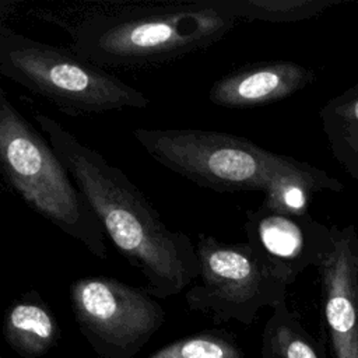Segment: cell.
<instances>
[{
	"label": "cell",
	"instance_id": "obj_1",
	"mask_svg": "<svg viewBox=\"0 0 358 358\" xmlns=\"http://www.w3.org/2000/svg\"><path fill=\"white\" fill-rule=\"evenodd\" d=\"M35 120L87 197L105 234L147 281L155 298L178 295L199 278L196 245L161 220L127 175L80 141L57 120L35 113Z\"/></svg>",
	"mask_w": 358,
	"mask_h": 358
},
{
	"label": "cell",
	"instance_id": "obj_2",
	"mask_svg": "<svg viewBox=\"0 0 358 358\" xmlns=\"http://www.w3.org/2000/svg\"><path fill=\"white\" fill-rule=\"evenodd\" d=\"M39 15L69 34L70 49L102 69L148 67L179 59L221 41L239 22L204 0L91 1Z\"/></svg>",
	"mask_w": 358,
	"mask_h": 358
},
{
	"label": "cell",
	"instance_id": "obj_3",
	"mask_svg": "<svg viewBox=\"0 0 358 358\" xmlns=\"http://www.w3.org/2000/svg\"><path fill=\"white\" fill-rule=\"evenodd\" d=\"M0 168L6 182L39 215L106 257L105 231L49 140L0 91Z\"/></svg>",
	"mask_w": 358,
	"mask_h": 358
},
{
	"label": "cell",
	"instance_id": "obj_4",
	"mask_svg": "<svg viewBox=\"0 0 358 358\" xmlns=\"http://www.w3.org/2000/svg\"><path fill=\"white\" fill-rule=\"evenodd\" d=\"M0 74L71 116L150 103L141 91L73 49L32 39L7 25H0Z\"/></svg>",
	"mask_w": 358,
	"mask_h": 358
},
{
	"label": "cell",
	"instance_id": "obj_5",
	"mask_svg": "<svg viewBox=\"0 0 358 358\" xmlns=\"http://www.w3.org/2000/svg\"><path fill=\"white\" fill-rule=\"evenodd\" d=\"M137 143L166 169L221 193L263 192L275 152L248 138L196 129H136Z\"/></svg>",
	"mask_w": 358,
	"mask_h": 358
},
{
	"label": "cell",
	"instance_id": "obj_6",
	"mask_svg": "<svg viewBox=\"0 0 358 358\" xmlns=\"http://www.w3.org/2000/svg\"><path fill=\"white\" fill-rule=\"evenodd\" d=\"M194 245L199 282L185 294L190 309L217 322L252 324L263 308L274 309L285 302L288 285L248 242L227 243L199 234Z\"/></svg>",
	"mask_w": 358,
	"mask_h": 358
},
{
	"label": "cell",
	"instance_id": "obj_7",
	"mask_svg": "<svg viewBox=\"0 0 358 358\" xmlns=\"http://www.w3.org/2000/svg\"><path fill=\"white\" fill-rule=\"evenodd\" d=\"M70 302L81 334L101 358H137L165 317L147 289L105 275L74 280Z\"/></svg>",
	"mask_w": 358,
	"mask_h": 358
},
{
	"label": "cell",
	"instance_id": "obj_8",
	"mask_svg": "<svg viewBox=\"0 0 358 358\" xmlns=\"http://www.w3.org/2000/svg\"><path fill=\"white\" fill-rule=\"evenodd\" d=\"M246 242L287 284L308 267H319L331 246V228L310 214L292 215L259 207L246 213Z\"/></svg>",
	"mask_w": 358,
	"mask_h": 358
},
{
	"label": "cell",
	"instance_id": "obj_9",
	"mask_svg": "<svg viewBox=\"0 0 358 358\" xmlns=\"http://www.w3.org/2000/svg\"><path fill=\"white\" fill-rule=\"evenodd\" d=\"M323 315L334 358H358V234L331 227V246L317 267Z\"/></svg>",
	"mask_w": 358,
	"mask_h": 358
},
{
	"label": "cell",
	"instance_id": "obj_10",
	"mask_svg": "<svg viewBox=\"0 0 358 358\" xmlns=\"http://www.w3.org/2000/svg\"><path fill=\"white\" fill-rule=\"evenodd\" d=\"M313 81V70L299 63L259 62L218 78L208 91V99L217 106L232 109L262 106L281 101Z\"/></svg>",
	"mask_w": 358,
	"mask_h": 358
},
{
	"label": "cell",
	"instance_id": "obj_11",
	"mask_svg": "<svg viewBox=\"0 0 358 358\" xmlns=\"http://www.w3.org/2000/svg\"><path fill=\"white\" fill-rule=\"evenodd\" d=\"M343 183L326 171L292 157L277 154L263 189L262 207L292 215L308 214L310 199L319 192H341Z\"/></svg>",
	"mask_w": 358,
	"mask_h": 358
},
{
	"label": "cell",
	"instance_id": "obj_12",
	"mask_svg": "<svg viewBox=\"0 0 358 358\" xmlns=\"http://www.w3.org/2000/svg\"><path fill=\"white\" fill-rule=\"evenodd\" d=\"M3 334L17 354L38 358L57 344L60 327L41 295L29 291L6 310Z\"/></svg>",
	"mask_w": 358,
	"mask_h": 358
},
{
	"label": "cell",
	"instance_id": "obj_13",
	"mask_svg": "<svg viewBox=\"0 0 358 358\" xmlns=\"http://www.w3.org/2000/svg\"><path fill=\"white\" fill-rule=\"evenodd\" d=\"M319 116L336 161L358 180V88L329 99Z\"/></svg>",
	"mask_w": 358,
	"mask_h": 358
},
{
	"label": "cell",
	"instance_id": "obj_14",
	"mask_svg": "<svg viewBox=\"0 0 358 358\" xmlns=\"http://www.w3.org/2000/svg\"><path fill=\"white\" fill-rule=\"evenodd\" d=\"M213 8L248 21L298 22L322 14L340 0H204Z\"/></svg>",
	"mask_w": 358,
	"mask_h": 358
},
{
	"label": "cell",
	"instance_id": "obj_15",
	"mask_svg": "<svg viewBox=\"0 0 358 358\" xmlns=\"http://www.w3.org/2000/svg\"><path fill=\"white\" fill-rule=\"evenodd\" d=\"M262 358H323V355L284 302L273 309L263 327Z\"/></svg>",
	"mask_w": 358,
	"mask_h": 358
},
{
	"label": "cell",
	"instance_id": "obj_16",
	"mask_svg": "<svg viewBox=\"0 0 358 358\" xmlns=\"http://www.w3.org/2000/svg\"><path fill=\"white\" fill-rule=\"evenodd\" d=\"M148 358H243V352L231 337L204 331L175 340Z\"/></svg>",
	"mask_w": 358,
	"mask_h": 358
},
{
	"label": "cell",
	"instance_id": "obj_17",
	"mask_svg": "<svg viewBox=\"0 0 358 358\" xmlns=\"http://www.w3.org/2000/svg\"><path fill=\"white\" fill-rule=\"evenodd\" d=\"M354 87H355V88H358V81H357V84H355V85H354Z\"/></svg>",
	"mask_w": 358,
	"mask_h": 358
}]
</instances>
